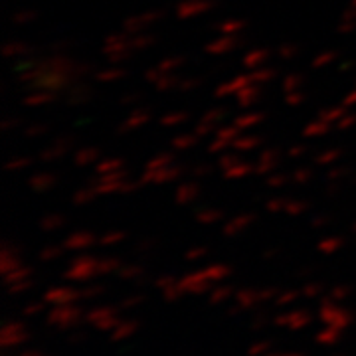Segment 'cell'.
<instances>
[{
    "mask_svg": "<svg viewBox=\"0 0 356 356\" xmlns=\"http://www.w3.org/2000/svg\"><path fill=\"white\" fill-rule=\"evenodd\" d=\"M257 145V140H252V139H245V140H236V147H240V149H252V147H255Z\"/></svg>",
    "mask_w": 356,
    "mask_h": 356,
    "instance_id": "277c9868",
    "label": "cell"
},
{
    "mask_svg": "<svg viewBox=\"0 0 356 356\" xmlns=\"http://www.w3.org/2000/svg\"><path fill=\"white\" fill-rule=\"evenodd\" d=\"M339 156V151H331V153H325L323 156H318V159H315L318 165H325V163H331V161H334Z\"/></svg>",
    "mask_w": 356,
    "mask_h": 356,
    "instance_id": "3957f363",
    "label": "cell"
},
{
    "mask_svg": "<svg viewBox=\"0 0 356 356\" xmlns=\"http://www.w3.org/2000/svg\"><path fill=\"white\" fill-rule=\"evenodd\" d=\"M220 214L218 212H204V214H198V220L200 222H208L210 224V220H214V218H218Z\"/></svg>",
    "mask_w": 356,
    "mask_h": 356,
    "instance_id": "5b68a950",
    "label": "cell"
},
{
    "mask_svg": "<svg viewBox=\"0 0 356 356\" xmlns=\"http://www.w3.org/2000/svg\"><path fill=\"white\" fill-rule=\"evenodd\" d=\"M62 222H64V218H60V216L46 218V220H44V224H42V226H44V228L51 229V228H58V226H62Z\"/></svg>",
    "mask_w": 356,
    "mask_h": 356,
    "instance_id": "7a4b0ae2",
    "label": "cell"
},
{
    "mask_svg": "<svg viewBox=\"0 0 356 356\" xmlns=\"http://www.w3.org/2000/svg\"><path fill=\"white\" fill-rule=\"evenodd\" d=\"M91 154H93V151H88V153H83V154H81L83 159H79L77 163H81V165H86V163H89V161H91V159H89Z\"/></svg>",
    "mask_w": 356,
    "mask_h": 356,
    "instance_id": "52a82bcc",
    "label": "cell"
},
{
    "mask_svg": "<svg viewBox=\"0 0 356 356\" xmlns=\"http://www.w3.org/2000/svg\"><path fill=\"white\" fill-rule=\"evenodd\" d=\"M192 145H194L192 137H178V139L172 140V147H177V149H188Z\"/></svg>",
    "mask_w": 356,
    "mask_h": 356,
    "instance_id": "6da1fadb",
    "label": "cell"
},
{
    "mask_svg": "<svg viewBox=\"0 0 356 356\" xmlns=\"http://www.w3.org/2000/svg\"><path fill=\"white\" fill-rule=\"evenodd\" d=\"M297 180H301V182H305V180H309V170H303V172H301V170H299V172H297Z\"/></svg>",
    "mask_w": 356,
    "mask_h": 356,
    "instance_id": "8992f818",
    "label": "cell"
}]
</instances>
